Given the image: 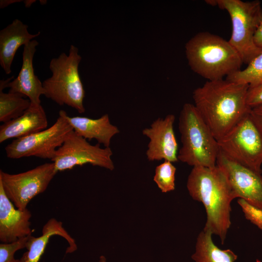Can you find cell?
Instances as JSON below:
<instances>
[{"label": "cell", "mask_w": 262, "mask_h": 262, "mask_svg": "<svg viewBox=\"0 0 262 262\" xmlns=\"http://www.w3.org/2000/svg\"><path fill=\"white\" fill-rule=\"evenodd\" d=\"M29 236L9 243L0 244V262H20L14 258L16 252L26 248Z\"/></svg>", "instance_id": "obj_23"}, {"label": "cell", "mask_w": 262, "mask_h": 262, "mask_svg": "<svg viewBox=\"0 0 262 262\" xmlns=\"http://www.w3.org/2000/svg\"><path fill=\"white\" fill-rule=\"evenodd\" d=\"M57 173L53 162L18 174H9L0 170V182L16 208L24 210L33 197L46 191Z\"/></svg>", "instance_id": "obj_10"}, {"label": "cell", "mask_w": 262, "mask_h": 262, "mask_svg": "<svg viewBox=\"0 0 262 262\" xmlns=\"http://www.w3.org/2000/svg\"><path fill=\"white\" fill-rule=\"evenodd\" d=\"M0 182V240L9 243L32 235L31 212L16 209Z\"/></svg>", "instance_id": "obj_14"}, {"label": "cell", "mask_w": 262, "mask_h": 262, "mask_svg": "<svg viewBox=\"0 0 262 262\" xmlns=\"http://www.w3.org/2000/svg\"><path fill=\"white\" fill-rule=\"evenodd\" d=\"M249 113L218 143L220 150L230 159L262 173V135Z\"/></svg>", "instance_id": "obj_7"}, {"label": "cell", "mask_w": 262, "mask_h": 262, "mask_svg": "<svg viewBox=\"0 0 262 262\" xmlns=\"http://www.w3.org/2000/svg\"><path fill=\"white\" fill-rule=\"evenodd\" d=\"M176 171L175 166L169 161H164L156 166L153 180L163 193L175 190Z\"/></svg>", "instance_id": "obj_22"}, {"label": "cell", "mask_w": 262, "mask_h": 262, "mask_svg": "<svg viewBox=\"0 0 262 262\" xmlns=\"http://www.w3.org/2000/svg\"><path fill=\"white\" fill-rule=\"evenodd\" d=\"M186 186L192 198L205 207L207 220L203 230L218 236L223 245L231 225V202L236 198L225 171L217 165L193 167Z\"/></svg>", "instance_id": "obj_2"}, {"label": "cell", "mask_w": 262, "mask_h": 262, "mask_svg": "<svg viewBox=\"0 0 262 262\" xmlns=\"http://www.w3.org/2000/svg\"><path fill=\"white\" fill-rule=\"evenodd\" d=\"M185 53L191 69L208 81L223 79L243 64L229 41L208 32L192 37L185 45Z\"/></svg>", "instance_id": "obj_3"}, {"label": "cell", "mask_w": 262, "mask_h": 262, "mask_svg": "<svg viewBox=\"0 0 262 262\" xmlns=\"http://www.w3.org/2000/svg\"><path fill=\"white\" fill-rule=\"evenodd\" d=\"M238 203L241 207L246 218L262 229V209L239 198Z\"/></svg>", "instance_id": "obj_24"}, {"label": "cell", "mask_w": 262, "mask_h": 262, "mask_svg": "<svg viewBox=\"0 0 262 262\" xmlns=\"http://www.w3.org/2000/svg\"><path fill=\"white\" fill-rule=\"evenodd\" d=\"M246 102L250 109L262 105V82L256 85L248 86Z\"/></svg>", "instance_id": "obj_25"}, {"label": "cell", "mask_w": 262, "mask_h": 262, "mask_svg": "<svg viewBox=\"0 0 262 262\" xmlns=\"http://www.w3.org/2000/svg\"><path fill=\"white\" fill-rule=\"evenodd\" d=\"M42 235L35 237L29 235L26 244L25 252L20 259V262H39L45 251L50 238L53 235H59L64 238L69 246L66 253H71L77 249L75 240L63 228L62 223L54 218H50L44 225Z\"/></svg>", "instance_id": "obj_17"}, {"label": "cell", "mask_w": 262, "mask_h": 262, "mask_svg": "<svg viewBox=\"0 0 262 262\" xmlns=\"http://www.w3.org/2000/svg\"><path fill=\"white\" fill-rule=\"evenodd\" d=\"M212 235L204 230L199 233L192 259L195 262H234L237 260L238 256L232 250L221 249L215 245Z\"/></svg>", "instance_id": "obj_19"}, {"label": "cell", "mask_w": 262, "mask_h": 262, "mask_svg": "<svg viewBox=\"0 0 262 262\" xmlns=\"http://www.w3.org/2000/svg\"></svg>", "instance_id": "obj_30"}, {"label": "cell", "mask_w": 262, "mask_h": 262, "mask_svg": "<svg viewBox=\"0 0 262 262\" xmlns=\"http://www.w3.org/2000/svg\"><path fill=\"white\" fill-rule=\"evenodd\" d=\"M21 0H0V8H4L10 4L13 3L14 2H17L20 1Z\"/></svg>", "instance_id": "obj_28"}, {"label": "cell", "mask_w": 262, "mask_h": 262, "mask_svg": "<svg viewBox=\"0 0 262 262\" xmlns=\"http://www.w3.org/2000/svg\"><path fill=\"white\" fill-rule=\"evenodd\" d=\"M254 41L256 45L262 49V22L259 26L254 36Z\"/></svg>", "instance_id": "obj_27"}, {"label": "cell", "mask_w": 262, "mask_h": 262, "mask_svg": "<svg viewBox=\"0 0 262 262\" xmlns=\"http://www.w3.org/2000/svg\"><path fill=\"white\" fill-rule=\"evenodd\" d=\"M175 116L169 114L164 118H158L142 131V134L149 141L146 151L149 161L164 160L172 163L179 161L178 145L174 130Z\"/></svg>", "instance_id": "obj_12"}, {"label": "cell", "mask_w": 262, "mask_h": 262, "mask_svg": "<svg viewBox=\"0 0 262 262\" xmlns=\"http://www.w3.org/2000/svg\"><path fill=\"white\" fill-rule=\"evenodd\" d=\"M250 115L262 135V105L251 109Z\"/></svg>", "instance_id": "obj_26"}, {"label": "cell", "mask_w": 262, "mask_h": 262, "mask_svg": "<svg viewBox=\"0 0 262 262\" xmlns=\"http://www.w3.org/2000/svg\"><path fill=\"white\" fill-rule=\"evenodd\" d=\"M227 80L248 85L262 82V52L255 57L244 69H240L227 77Z\"/></svg>", "instance_id": "obj_21"}, {"label": "cell", "mask_w": 262, "mask_h": 262, "mask_svg": "<svg viewBox=\"0 0 262 262\" xmlns=\"http://www.w3.org/2000/svg\"><path fill=\"white\" fill-rule=\"evenodd\" d=\"M112 155L110 147L102 148L99 144L92 145L73 130L66 135L51 161L57 172L86 164L112 171L115 168Z\"/></svg>", "instance_id": "obj_9"}, {"label": "cell", "mask_w": 262, "mask_h": 262, "mask_svg": "<svg viewBox=\"0 0 262 262\" xmlns=\"http://www.w3.org/2000/svg\"><path fill=\"white\" fill-rule=\"evenodd\" d=\"M47 126V115L41 104L31 103L21 116L0 126V143L32 135L46 129Z\"/></svg>", "instance_id": "obj_15"}, {"label": "cell", "mask_w": 262, "mask_h": 262, "mask_svg": "<svg viewBox=\"0 0 262 262\" xmlns=\"http://www.w3.org/2000/svg\"><path fill=\"white\" fill-rule=\"evenodd\" d=\"M205 2L217 6L229 14L232 25L229 42L247 65L262 52L254 41L255 33L262 22V7L259 0H209Z\"/></svg>", "instance_id": "obj_6"}, {"label": "cell", "mask_w": 262, "mask_h": 262, "mask_svg": "<svg viewBox=\"0 0 262 262\" xmlns=\"http://www.w3.org/2000/svg\"><path fill=\"white\" fill-rule=\"evenodd\" d=\"M81 60L78 48L71 45L68 54L62 52L51 60L49 68L52 75L43 81V86L47 98L82 114L85 112V91L78 70Z\"/></svg>", "instance_id": "obj_5"}, {"label": "cell", "mask_w": 262, "mask_h": 262, "mask_svg": "<svg viewBox=\"0 0 262 262\" xmlns=\"http://www.w3.org/2000/svg\"><path fill=\"white\" fill-rule=\"evenodd\" d=\"M67 115L65 111L61 110L59 117L49 128L15 139L5 147L6 156L10 159L35 156L51 160L66 135L73 130L67 120Z\"/></svg>", "instance_id": "obj_8"}, {"label": "cell", "mask_w": 262, "mask_h": 262, "mask_svg": "<svg viewBox=\"0 0 262 262\" xmlns=\"http://www.w3.org/2000/svg\"><path fill=\"white\" fill-rule=\"evenodd\" d=\"M28 28L27 25L15 19L0 31V65L6 74L11 73V66L19 48L40 34V32L31 34Z\"/></svg>", "instance_id": "obj_16"}, {"label": "cell", "mask_w": 262, "mask_h": 262, "mask_svg": "<svg viewBox=\"0 0 262 262\" xmlns=\"http://www.w3.org/2000/svg\"><path fill=\"white\" fill-rule=\"evenodd\" d=\"M216 165L225 171L231 186L239 197L262 209V175L231 160L220 150Z\"/></svg>", "instance_id": "obj_11"}, {"label": "cell", "mask_w": 262, "mask_h": 262, "mask_svg": "<svg viewBox=\"0 0 262 262\" xmlns=\"http://www.w3.org/2000/svg\"><path fill=\"white\" fill-rule=\"evenodd\" d=\"M248 86L223 79L207 81L194 91V105L217 141L250 113Z\"/></svg>", "instance_id": "obj_1"}, {"label": "cell", "mask_w": 262, "mask_h": 262, "mask_svg": "<svg viewBox=\"0 0 262 262\" xmlns=\"http://www.w3.org/2000/svg\"><path fill=\"white\" fill-rule=\"evenodd\" d=\"M98 262H107V260L104 256H100L99 258Z\"/></svg>", "instance_id": "obj_29"}, {"label": "cell", "mask_w": 262, "mask_h": 262, "mask_svg": "<svg viewBox=\"0 0 262 262\" xmlns=\"http://www.w3.org/2000/svg\"><path fill=\"white\" fill-rule=\"evenodd\" d=\"M38 44L36 40H32L25 45L22 66L17 76L0 81V89L9 88V92L22 94L34 104H41L40 97L44 94L43 82L35 74L33 66V59Z\"/></svg>", "instance_id": "obj_13"}, {"label": "cell", "mask_w": 262, "mask_h": 262, "mask_svg": "<svg viewBox=\"0 0 262 262\" xmlns=\"http://www.w3.org/2000/svg\"><path fill=\"white\" fill-rule=\"evenodd\" d=\"M22 94L4 93L0 90V121L3 123L21 116L30 107L31 102Z\"/></svg>", "instance_id": "obj_20"}, {"label": "cell", "mask_w": 262, "mask_h": 262, "mask_svg": "<svg viewBox=\"0 0 262 262\" xmlns=\"http://www.w3.org/2000/svg\"><path fill=\"white\" fill-rule=\"evenodd\" d=\"M179 129L182 147L178 160L193 167L215 166L220 151L218 141L194 104L183 106Z\"/></svg>", "instance_id": "obj_4"}, {"label": "cell", "mask_w": 262, "mask_h": 262, "mask_svg": "<svg viewBox=\"0 0 262 262\" xmlns=\"http://www.w3.org/2000/svg\"><path fill=\"white\" fill-rule=\"evenodd\" d=\"M67 118L78 135L86 140L96 139L105 147H109L112 138L120 132L118 128L111 124L108 114L97 119L68 115Z\"/></svg>", "instance_id": "obj_18"}]
</instances>
